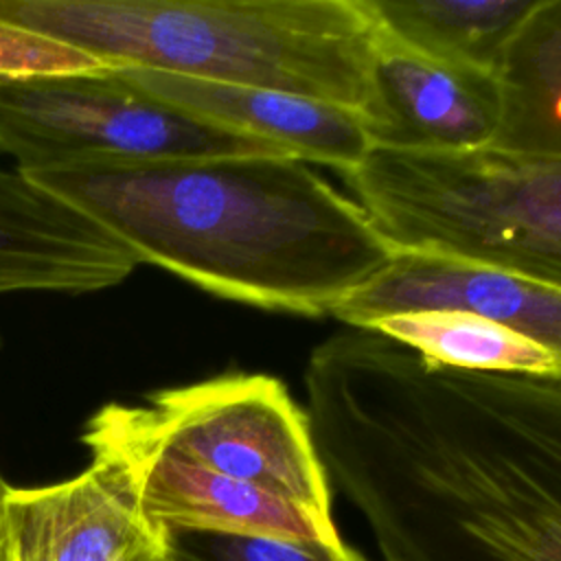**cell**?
<instances>
[{"instance_id": "1", "label": "cell", "mask_w": 561, "mask_h": 561, "mask_svg": "<svg viewBox=\"0 0 561 561\" xmlns=\"http://www.w3.org/2000/svg\"><path fill=\"white\" fill-rule=\"evenodd\" d=\"M307 419L381 561H561V381L440 366L368 329L320 342Z\"/></svg>"}, {"instance_id": "2", "label": "cell", "mask_w": 561, "mask_h": 561, "mask_svg": "<svg viewBox=\"0 0 561 561\" xmlns=\"http://www.w3.org/2000/svg\"><path fill=\"white\" fill-rule=\"evenodd\" d=\"M22 173L136 263L267 311L331 316L394 256L355 197L285 153L99 156Z\"/></svg>"}, {"instance_id": "3", "label": "cell", "mask_w": 561, "mask_h": 561, "mask_svg": "<svg viewBox=\"0 0 561 561\" xmlns=\"http://www.w3.org/2000/svg\"><path fill=\"white\" fill-rule=\"evenodd\" d=\"M0 20L114 70L259 88L364 116L377 35L359 0H0Z\"/></svg>"}, {"instance_id": "4", "label": "cell", "mask_w": 561, "mask_h": 561, "mask_svg": "<svg viewBox=\"0 0 561 561\" xmlns=\"http://www.w3.org/2000/svg\"><path fill=\"white\" fill-rule=\"evenodd\" d=\"M344 182L394 250L561 287V156L373 147Z\"/></svg>"}, {"instance_id": "5", "label": "cell", "mask_w": 561, "mask_h": 561, "mask_svg": "<svg viewBox=\"0 0 561 561\" xmlns=\"http://www.w3.org/2000/svg\"><path fill=\"white\" fill-rule=\"evenodd\" d=\"M0 151L20 171L99 156L283 153L169 107L121 70L0 77Z\"/></svg>"}, {"instance_id": "6", "label": "cell", "mask_w": 561, "mask_h": 561, "mask_svg": "<svg viewBox=\"0 0 561 561\" xmlns=\"http://www.w3.org/2000/svg\"><path fill=\"white\" fill-rule=\"evenodd\" d=\"M156 438L173 454L221 476L331 515V482L309 419L270 375H221L147 394Z\"/></svg>"}, {"instance_id": "7", "label": "cell", "mask_w": 561, "mask_h": 561, "mask_svg": "<svg viewBox=\"0 0 561 561\" xmlns=\"http://www.w3.org/2000/svg\"><path fill=\"white\" fill-rule=\"evenodd\" d=\"M412 311H460L493 320L561 353V287L515 272L394 250L392 261L331 316L346 327Z\"/></svg>"}, {"instance_id": "8", "label": "cell", "mask_w": 561, "mask_h": 561, "mask_svg": "<svg viewBox=\"0 0 561 561\" xmlns=\"http://www.w3.org/2000/svg\"><path fill=\"white\" fill-rule=\"evenodd\" d=\"M4 519L7 561H116L167 528L149 519L131 476L107 456L64 482L9 486Z\"/></svg>"}, {"instance_id": "9", "label": "cell", "mask_w": 561, "mask_h": 561, "mask_svg": "<svg viewBox=\"0 0 561 561\" xmlns=\"http://www.w3.org/2000/svg\"><path fill=\"white\" fill-rule=\"evenodd\" d=\"M136 265L118 239L72 204L18 167H0V296L90 294L123 283Z\"/></svg>"}, {"instance_id": "10", "label": "cell", "mask_w": 561, "mask_h": 561, "mask_svg": "<svg viewBox=\"0 0 561 561\" xmlns=\"http://www.w3.org/2000/svg\"><path fill=\"white\" fill-rule=\"evenodd\" d=\"M169 107L342 175L373 149L368 125L340 107L280 92L153 70H121Z\"/></svg>"}, {"instance_id": "11", "label": "cell", "mask_w": 561, "mask_h": 561, "mask_svg": "<svg viewBox=\"0 0 561 561\" xmlns=\"http://www.w3.org/2000/svg\"><path fill=\"white\" fill-rule=\"evenodd\" d=\"M377 90L383 121L373 147L471 151L493 147L502 123L497 75L427 59L377 28Z\"/></svg>"}, {"instance_id": "12", "label": "cell", "mask_w": 561, "mask_h": 561, "mask_svg": "<svg viewBox=\"0 0 561 561\" xmlns=\"http://www.w3.org/2000/svg\"><path fill=\"white\" fill-rule=\"evenodd\" d=\"M539 0H362L375 26L427 59L497 75Z\"/></svg>"}, {"instance_id": "13", "label": "cell", "mask_w": 561, "mask_h": 561, "mask_svg": "<svg viewBox=\"0 0 561 561\" xmlns=\"http://www.w3.org/2000/svg\"><path fill=\"white\" fill-rule=\"evenodd\" d=\"M502 123L493 149L561 156V0H539L497 72Z\"/></svg>"}, {"instance_id": "14", "label": "cell", "mask_w": 561, "mask_h": 561, "mask_svg": "<svg viewBox=\"0 0 561 561\" xmlns=\"http://www.w3.org/2000/svg\"><path fill=\"white\" fill-rule=\"evenodd\" d=\"M440 366L561 381V353L493 320L460 311H412L366 327Z\"/></svg>"}, {"instance_id": "15", "label": "cell", "mask_w": 561, "mask_h": 561, "mask_svg": "<svg viewBox=\"0 0 561 561\" xmlns=\"http://www.w3.org/2000/svg\"><path fill=\"white\" fill-rule=\"evenodd\" d=\"M167 533L175 561H370L342 537L311 541L180 528H167Z\"/></svg>"}, {"instance_id": "16", "label": "cell", "mask_w": 561, "mask_h": 561, "mask_svg": "<svg viewBox=\"0 0 561 561\" xmlns=\"http://www.w3.org/2000/svg\"><path fill=\"white\" fill-rule=\"evenodd\" d=\"M114 70L94 55L0 20V77H39V75H79Z\"/></svg>"}, {"instance_id": "17", "label": "cell", "mask_w": 561, "mask_h": 561, "mask_svg": "<svg viewBox=\"0 0 561 561\" xmlns=\"http://www.w3.org/2000/svg\"><path fill=\"white\" fill-rule=\"evenodd\" d=\"M116 561H175L173 550L169 546V533L164 528V533L158 539H151L129 552H125L121 559Z\"/></svg>"}, {"instance_id": "18", "label": "cell", "mask_w": 561, "mask_h": 561, "mask_svg": "<svg viewBox=\"0 0 561 561\" xmlns=\"http://www.w3.org/2000/svg\"><path fill=\"white\" fill-rule=\"evenodd\" d=\"M7 491H9V484L0 476V561H7V519H4Z\"/></svg>"}]
</instances>
